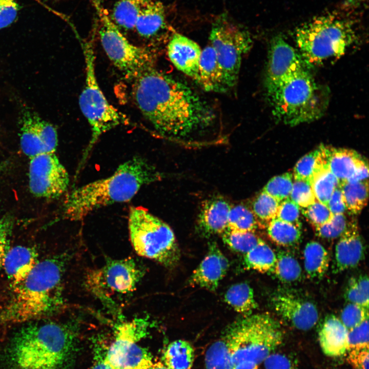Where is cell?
I'll use <instances>...</instances> for the list:
<instances>
[{
	"label": "cell",
	"instance_id": "1",
	"mask_svg": "<svg viewBox=\"0 0 369 369\" xmlns=\"http://www.w3.org/2000/svg\"><path fill=\"white\" fill-rule=\"evenodd\" d=\"M136 105L159 134L189 136L213 125V107L184 83L152 66L132 78Z\"/></svg>",
	"mask_w": 369,
	"mask_h": 369
},
{
	"label": "cell",
	"instance_id": "2",
	"mask_svg": "<svg viewBox=\"0 0 369 369\" xmlns=\"http://www.w3.org/2000/svg\"><path fill=\"white\" fill-rule=\"evenodd\" d=\"M76 337L68 324L27 325L16 332L6 348L5 369H68L74 356Z\"/></svg>",
	"mask_w": 369,
	"mask_h": 369
},
{
	"label": "cell",
	"instance_id": "3",
	"mask_svg": "<svg viewBox=\"0 0 369 369\" xmlns=\"http://www.w3.org/2000/svg\"><path fill=\"white\" fill-rule=\"evenodd\" d=\"M160 177L146 159L135 156L120 165L111 176L74 189L64 203V217L80 220L99 208L131 200L144 185Z\"/></svg>",
	"mask_w": 369,
	"mask_h": 369
},
{
	"label": "cell",
	"instance_id": "4",
	"mask_svg": "<svg viewBox=\"0 0 369 369\" xmlns=\"http://www.w3.org/2000/svg\"><path fill=\"white\" fill-rule=\"evenodd\" d=\"M65 258L39 261L26 278L13 288L9 303L0 315L4 323H20L51 315L64 305L62 280Z\"/></svg>",
	"mask_w": 369,
	"mask_h": 369
},
{
	"label": "cell",
	"instance_id": "5",
	"mask_svg": "<svg viewBox=\"0 0 369 369\" xmlns=\"http://www.w3.org/2000/svg\"><path fill=\"white\" fill-rule=\"evenodd\" d=\"M276 119L290 126L321 117L328 103L326 90L304 69L266 93Z\"/></svg>",
	"mask_w": 369,
	"mask_h": 369
},
{
	"label": "cell",
	"instance_id": "6",
	"mask_svg": "<svg viewBox=\"0 0 369 369\" xmlns=\"http://www.w3.org/2000/svg\"><path fill=\"white\" fill-rule=\"evenodd\" d=\"M356 37L350 22L331 14L314 18L295 33L300 55L306 64L313 65L341 56Z\"/></svg>",
	"mask_w": 369,
	"mask_h": 369
},
{
	"label": "cell",
	"instance_id": "7",
	"mask_svg": "<svg viewBox=\"0 0 369 369\" xmlns=\"http://www.w3.org/2000/svg\"><path fill=\"white\" fill-rule=\"evenodd\" d=\"M231 352L233 365L247 360L259 364L281 343L280 323L268 313L245 316L229 328L224 336Z\"/></svg>",
	"mask_w": 369,
	"mask_h": 369
},
{
	"label": "cell",
	"instance_id": "8",
	"mask_svg": "<svg viewBox=\"0 0 369 369\" xmlns=\"http://www.w3.org/2000/svg\"><path fill=\"white\" fill-rule=\"evenodd\" d=\"M128 229L132 245L138 255L168 268L179 262L180 253L173 230L147 210L132 207Z\"/></svg>",
	"mask_w": 369,
	"mask_h": 369
},
{
	"label": "cell",
	"instance_id": "9",
	"mask_svg": "<svg viewBox=\"0 0 369 369\" xmlns=\"http://www.w3.org/2000/svg\"><path fill=\"white\" fill-rule=\"evenodd\" d=\"M86 62L85 86L79 96V105L91 130V137L83 155L87 158L100 136L120 125L128 124L127 116L107 100L97 80L95 70V56L92 47L86 45L84 49Z\"/></svg>",
	"mask_w": 369,
	"mask_h": 369
},
{
	"label": "cell",
	"instance_id": "10",
	"mask_svg": "<svg viewBox=\"0 0 369 369\" xmlns=\"http://www.w3.org/2000/svg\"><path fill=\"white\" fill-rule=\"evenodd\" d=\"M147 317H135L119 322L115 326L114 339L104 353L113 369H149L154 360L148 350L138 342L148 333Z\"/></svg>",
	"mask_w": 369,
	"mask_h": 369
},
{
	"label": "cell",
	"instance_id": "11",
	"mask_svg": "<svg viewBox=\"0 0 369 369\" xmlns=\"http://www.w3.org/2000/svg\"><path fill=\"white\" fill-rule=\"evenodd\" d=\"M221 70L225 90L236 86L242 57L252 46L249 32L222 16L213 24L209 37Z\"/></svg>",
	"mask_w": 369,
	"mask_h": 369
},
{
	"label": "cell",
	"instance_id": "12",
	"mask_svg": "<svg viewBox=\"0 0 369 369\" xmlns=\"http://www.w3.org/2000/svg\"><path fill=\"white\" fill-rule=\"evenodd\" d=\"M100 20L101 45L114 65L128 78H133L148 68L154 66L151 52L131 43L120 32L101 7H96Z\"/></svg>",
	"mask_w": 369,
	"mask_h": 369
},
{
	"label": "cell",
	"instance_id": "13",
	"mask_svg": "<svg viewBox=\"0 0 369 369\" xmlns=\"http://www.w3.org/2000/svg\"><path fill=\"white\" fill-rule=\"evenodd\" d=\"M144 275V269L132 258L110 259L101 266L89 271L85 283L95 296L110 302L114 294L133 292Z\"/></svg>",
	"mask_w": 369,
	"mask_h": 369
},
{
	"label": "cell",
	"instance_id": "14",
	"mask_svg": "<svg viewBox=\"0 0 369 369\" xmlns=\"http://www.w3.org/2000/svg\"><path fill=\"white\" fill-rule=\"evenodd\" d=\"M29 186L34 196L54 199L63 195L69 183L68 173L55 153H46L30 158Z\"/></svg>",
	"mask_w": 369,
	"mask_h": 369
},
{
	"label": "cell",
	"instance_id": "15",
	"mask_svg": "<svg viewBox=\"0 0 369 369\" xmlns=\"http://www.w3.org/2000/svg\"><path fill=\"white\" fill-rule=\"evenodd\" d=\"M20 145L30 158L46 153H55L58 145L57 130L29 109L23 110L20 117Z\"/></svg>",
	"mask_w": 369,
	"mask_h": 369
},
{
	"label": "cell",
	"instance_id": "16",
	"mask_svg": "<svg viewBox=\"0 0 369 369\" xmlns=\"http://www.w3.org/2000/svg\"><path fill=\"white\" fill-rule=\"evenodd\" d=\"M306 63L280 35L270 42L264 80L266 93L294 74L307 68Z\"/></svg>",
	"mask_w": 369,
	"mask_h": 369
},
{
	"label": "cell",
	"instance_id": "17",
	"mask_svg": "<svg viewBox=\"0 0 369 369\" xmlns=\"http://www.w3.org/2000/svg\"><path fill=\"white\" fill-rule=\"evenodd\" d=\"M271 301L276 313L297 329L309 330L318 321L319 313L316 305L290 291L275 293Z\"/></svg>",
	"mask_w": 369,
	"mask_h": 369
},
{
	"label": "cell",
	"instance_id": "18",
	"mask_svg": "<svg viewBox=\"0 0 369 369\" xmlns=\"http://www.w3.org/2000/svg\"><path fill=\"white\" fill-rule=\"evenodd\" d=\"M229 268L228 259L215 242L210 244L206 256L193 271L190 283L215 291Z\"/></svg>",
	"mask_w": 369,
	"mask_h": 369
},
{
	"label": "cell",
	"instance_id": "19",
	"mask_svg": "<svg viewBox=\"0 0 369 369\" xmlns=\"http://www.w3.org/2000/svg\"><path fill=\"white\" fill-rule=\"evenodd\" d=\"M335 249L333 272L341 273L357 266L364 254V245L357 224L351 221L339 237Z\"/></svg>",
	"mask_w": 369,
	"mask_h": 369
},
{
	"label": "cell",
	"instance_id": "20",
	"mask_svg": "<svg viewBox=\"0 0 369 369\" xmlns=\"http://www.w3.org/2000/svg\"><path fill=\"white\" fill-rule=\"evenodd\" d=\"M201 51L196 42L179 33L173 34L167 46L168 55L173 65L197 82Z\"/></svg>",
	"mask_w": 369,
	"mask_h": 369
},
{
	"label": "cell",
	"instance_id": "21",
	"mask_svg": "<svg viewBox=\"0 0 369 369\" xmlns=\"http://www.w3.org/2000/svg\"><path fill=\"white\" fill-rule=\"evenodd\" d=\"M33 248L17 245L8 249L3 265L12 288L23 281L39 261Z\"/></svg>",
	"mask_w": 369,
	"mask_h": 369
},
{
	"label": "cell",
	"instance_id": "22",
	"mask_svg": "<svg viewBox=\"0 0 369 369\" xmlns=\"http://www.w3.org/2000/svg\"><path fill=\"white\" fill-rule=\"evenodd\" d=\"M348 330L334 315L326 316L320 326L318 338L325 355L337 357L345 354L348 347Z\"/></svg>",
	"mask_w": 369,
	"mask_h": 369
},
{
	"label": "cell",
	"instance_id": "23",
	"mask_svg": "<svg viewBox=\"0 0 369 369\" xmlns=\"http://www.w3.org/2000/svg\"><path fill=\"white\" fill-rule=\"evenodd\" d=\"M322 151L326 165L337 178L340 186L346 182L365 161L357 152L351 149L322 145Z\"/></svg>",
	"mask_w": 369,
	"mask_h": 369
},
{
	"label": "cell",
	"instance_id": "24",
	"mask_svg": "<svg viewBox=\"0 0 369 369\" xmlns=\"http://www.w3.org/2000/svg\"><path fill=\"white\" fill-rule=\"evenodd\" d=\"M231 207L220 197L206 200L198 217L200 230L206 235L221 234L228 228V216Z\"/></svg>",
	"mask_w": 369,
	"mask_h": 369
},
{
	"label": "cell",
	"instance_id": "25",
	"mask_svg": "<svg viewBox=\"0 0 369 369\" xmlns=\"http://www.w3.org/2000/svg\"><path fill=\"white\" fill-rule=\"evenodd\" d=\"M206 91L225 92L221 70L211 45L202 50L197 82Z\"/></svg>",
	"mask_w": 369,
	"mask_h": 369
},
{
	"label": "cell",
	"instance_id": "26",
	"mask_svg": "<svg viewBox=\"0 0 369 369\" xmlns=\"http://www.w3.org/2000/svg\"><path fill=\"white\" fill-rule=\"evenodd\" d=\"M165 9L162 4L151 0L139 13L134 29L141 36L150 38L157 34L165 26Z\"/></svg>",
	"mask_w": 369,
	"mask_h": 369
},
{
	"label": "cell",
	"instance_id": "27",
	"mask_svg": "<svg viewBox=\"0 0 369 369\" xmlns=\"http://www.w3.org/2000/svg\"><path fill=\"white\" fill-rule=\"evenodd\" d=\"M303 257L308 277L313 280L321 279L329 266V255L325 248L317 241H310L304 247Z\"/></svg>",
	"mask_w": 369,
	"mask_h": 369
},
{
	"label": "cell",
	"instance_id": "28",
	"mask_svg": "<svg viewBox=\"0 0 369 369\" xmlns=\"http://www.w3.org/2000/svg\"><path fill=\"white\" fill-rule=\"evenodd\" d=\"M194 348L188 341L177 340L171 342L162 357V362L169 369H192L194 362Z\"/></svg>",
	"mask_w": 369,
	"mask_h": 369
},
{
	"label": "cell",
	"instance_id": "29",
	"mask_svg": "<svg viewBox=\"0 0 369 369\" xmlns=\"http://www.w3.org/2000/svg\"><path fill=\"white\" fill-rule=\"evenodd\" d=\"M276 261V253L263 240L244 254L243 264L248 270L273 273Z\"/></svg>",
	"mask_w": 369,
	"mask_h": 369
},
{
	"label": "cell",
	"instance_id": "30",
	"mask_svg": "<svg viewBox=\"0 0 369 369\" xmlns=\"http://www.w3.org/2000/svg\"><path fill=\"white\" fill-rule=\"evenodd\" d=\"M224 300L235 311L245 316L252 314L257 306L252 288L245 282L231 286L224 295Z\"/></svg>",
	"mask_w": 369,
	"mask_h": 369
},
{
	"label": "cell",
	"instance_id": "31",
	"mask_svg": "<svg viewBox=\"0 0 369 369\" xmlns=\"http://www.w3.org/2000/svg\"><path fill=\"white\" fill-rule=\"evenodd\" d=\"M340 186L346 211L352 215L360 213L367 202L368 180L345 182Z\"/></svg>",
	"mask_w": 369,
	"mask_h": 369
},
{
	"label": "cell",
	"instance_id": "32",
	"mask_svg": "<svg viewBox=\"0 0 369 369\" xmlns=\"http://www.w3.org/2000/svg\"><path fill=\"white\" fill-rule=\"evenodd\" d=\"M151 0H119L115 5L113 16L116 24L127 29H134L137 18Z\"/></svg>",
	"mask_w": 369,
	"mask_h": 369
},
{
	"label": "cell",
	"instance_id": "33",
	"mask_svg": "<svg viewBox=\"0 0 369 369\" xmlns=\"http://www.w3.org/2000/svg\"><path fill=\"white\" fill-rule=\"evenodd\" d=\"M267 232L269 236L274 242L283 247L295 245L301 238L300 228L277 218L268 223Z\"/></svg>",
	"mask_w": 369,
	"mask_h": 369
},
{
	"label": "cell",
	"instance_id": "34",
	"mask_svg": "<svg viewBox=\"0 0 369 369\" xmlns=\"http://www.w3.org/2000/svg\"><path fill=\"white\" fill-rule=\"evenodd\" d=\"M324 164L321 145L301 158L293 169V178L311 183Z\"/></svg>",
	"mask_w": 369,
	"mask_h": 369
},
{
	"label": "cell",
	"instance_id": "35",
	"mask_svg": "<svg viewBox=\"0 0 369 369\" xmlns=\"http://www.w3.org/2000/svg\"><path fill=\"white\" fill-rule=\"evenodd\" d=\"M276 254V261L273 274L283 282H293L301 277L302 270L300 264L291 253L280 250Z\"/></svg>",
	"mask_w": 369,
	"mask_h": 369
},
{
	"label": "cell",
	"instance_id": "36",
	"mask_svg": "<svg viewBox=\"0 0 369 369\" xmlns=\"http://www.w3.org/2000/svg\"><path fill=\"white\" fill-rule=\"evenodd\" d=\"M206 369H232L231 352L224 337L213 342L204 357Z\"/></svg>",
	"mask_w": 369,
	"mask_h": 369
},
{
	"label": "cell",
	"instance_id": "37",
	"mask_svg": "<svg viewBox=\"0 0 369 369\" xmlns=\"http://www.w3.org/2000/svg\"><path fill=\"white\" fill-rule=\"evenodd\" d=\"M221 234L223 242L231 250L243 254L262 240L254 231H241L227 228Z\"/></svg>",
	"mask_w": 369,
	"mask_h": 369
},
{
	"label": "cell",
	"instance_id": "38",
	"mask_svg": "<svg viewBox=\"0 0 369 369\" xmlns=\"http://www.w3.org/2000/svg\"><path fill=\"white\" fill-rule=\"evenodd\" d=\"M339 185L335 176L324 163L312 181V187L316 200L327 206L335 188Z\"/></svg>",
	"mask_w": 369,
	"mask_h": 369
},
{
	"label": "cell",
	"instance_id": "39",
	"mask_svg": "<svg viewBox=\"0 0 369 369\" xmlns=\"http://www.w3.org/2000/svg\"><path fill=\"white\" fill-rule=\"evenodd\" d=\"M258 221L252 210L238 204L231 208L228 221V228L241 231H254Z\"/></svg>",
	"mask_w": 369,
	"mask_h": 369
},
{
	"label": "cell",
	"instance_id": "40",
	"mask_svg": "<svg viewBox=\"0 0 369 369\" xmlns=\"http://www.w3.org/2000/svg\"><path fill=\"white\" fill-rule=\"evenodd\" d=\"M279 202L262 190L255 198L252 204V210L258 222L267 225L276 218Z\"/></svg>",
	"mask_w": 369,
	"mask_h": 369
},
{
	"label": "cell",
	"instance_id": "41",
	"mask_svg": "<svg viewBox=\"0 0 369 369\" xmlns=\"http://www.w3.org/2000/svg\"><path fill=\"white\" fill-rule=\"evenodd\" d=\"M344 298L348 303H354L368 308V279L366 275L352 278L344 292Z\"/></svg>",
	"mask_w": 369,
	"mask_h": 369
},
{
	"label": "cell",
	"instance_id": "42",
	"mask_svg": "<svg viewBox=\"0 0 369 369\" xmlns=\"http://www.w3.org/2000/svg\"><path fill=\"white\" fill-rule=\"evenodd\" d=\"M293 181V174L286 172L271 178L263 191L280 202L290 198Z\"/></svg>",
	"mask_w": 369,
	"mask_h": 369
},
{
	"label": "cell",
	"instance_id": "43",
	"mask_svg": "<svg viewBox=\"0 0 369 369\" xmlns=\"http://www.w3.org/2000/svg\"><path fill=\"white\" fill-rule=\"evenodd\" d=\"M350 222L344 214H335L327 223L313 228L319 237L333 239L339 238L343 234Z\"/></svg>",
	"mask_w": 369,
	"mask_h": 369
},
{
	"label": "cell",
	"instance_id": "44",
	"mask_svg": "<svg viewBox=\"0 0 369 369\" xmlns=\"http://www.w3.org/2000/svg\"><path fill=\"white\" fill-rule=\"evenodd\" d=\"M339 319L349 331L368 319V308L348 303L341 311Z\"/></svg>",
	"mask_w": 369,
	"mask_h": 369
},
{
	"label": "cell",
	"instance_id": "45",
	"mask_svg": "<svg viewBox=\"0 0 369 369\" xmlns=\"http://www.w3.org/2000/svg\"><path fill=\"white\" fill-rule=\"evenodd\" d=\"M290 198L301 208L313 204L316 200L311 182L294 179Z\"/></svg>",
	"mask_w": 369,
	"mask_h": 369
},
{
	"label": "cell",
	"instance_id": "46",
	"mask_svg": "<svg viewBox=\"0 0 369 369\" xmlns=\"http://www.w3.org/2000/svg\"><path fill=\"white\" fill-rule=\"evenodd\" d=\"M302 214L313 227L329 222L333 215L328 207L317 200L305 208H301Z\"/></svg>",
	"mask_w": 369,
	"mask_h": 369
},
{
	"label": "cell",
	"instance_id": "47",
	"mask_svg": "<svg viewBox=\"0 0 369 369\" xmlns=\"http://www.w3.org/2000/svg\"><path fill=\"white\" fill-rule=\"evenodd\" d=\"M300 210L301 208L289 198L279 202L276 218L301 228Z\"/></svg>",
	"mask_w": 369,
	"mask_h": 369
},
{
	"label": "cell",
	"instance_id": "48",
	"mask_svg": "<svg viewBox=\"0 0 369 369\" xmlns=\"http://www.w3.org/2000/svg\"><path fill=\"white\" fill-rule=\"evenodd\" d=\"M368 319L348 332V350L368 348Z\"/></svg>",
	"mask_w": 369,
	"mask_h": 369
},
{
	"label": "cell",
	"instance_id": "49",
	"mask_svg": "<svg viewBox=\"0 0 369 369\" xmlns=\"http://www.w3.org/2000/svg\"><path fill=\"white\" fill-rule=\"evenodd\" d=\"M19 8L16 0H0V30L15 20Z\"/></svg>",
	"mask_w": 369,
	"mask_h": 369
},
{
	"label": "cell",
	"instance_id": "50",
	"mask_svg": "<svg viewBox=\"0 0 369 369\" xmlns=\"http://www.w3.org/2000/svg\"><path fill=\"white\" fill-rule=\"evenodd\" d=\"M264 369H298L287 356L280 353H271L263 361Z\"/></svg>",
	"mask_w": 369,
	"mask_h": 369
},
{
	"label": "cell",
	"instance_id": "51",
	"mask_svg": "<svg viewBox=\"0 0 369 369\" xmlns=\"http://www.w3.org/2000/svg\"><path fill=\"white\" fill-rule=\"evenodd\" d=\"M346 360L353 369H368V348L348 350Z\"/></svg>",
	"mask_w": 369,
	"mask_h": 369
},
{
	"label": "cell",
	"instance_id": "52",
	"mask_svg": "<svg viewBox=\"0 0 369 369\" xmlns=\"http://www.w3.org/2000/svg\"><path fill=\"white\" fill-rule=\"evenodd\" d=\"M333 215L344 214L346 211L343 200L341 187H337L333 191L327 204Z\"/></svg>",
	"mask_w": 369,
	"mask_h": 369
},
{
	"label": "cell",
	"instance_id": "53",
	"mask_svg": "<svg viewBox=\"0 0 369 369\" xmlns=\"http://www.w3.org/2000/svg\"><path fill=\"white\" fill-rule=\"evenodd\" d=\"M368 169L367 163L365 161L356 170L353 175L346 182H358L368 180Z\"/></svg>",
	"mask_w": 369,
	"mask_h": 369
},
{
	"label": "cell",
	"instance_id": "54",
	"mask_svg": "<svg viewBox=\"0 0 369 369\" xmlns=\"http://www.w3.org/2000/svg\"><path fill=\"white\" fill-rule=\"evenodd\" d=\"M12 227V222L8 217H0V238H8Z\"/></svg>",
	"mask_w": 369,
	"mask_h": 369
},
{
	"label": "cell",
	"instance_id": "55",
	"mask_svg": "<svg viewBox=\"0 0 369 369\" xmlns=\"http://www.w3.org/2000/svg\"><path fill=\"white\" fill-rule=\"evenodd\" d=\"M96 357L95 362L89 369H113L105 360L104 353L102 355L98 353Z\"/></svg>",
	"mask_w": 369,
	"mask_h": 369
},
{
	"label": "cell",
	"instance_id": "56",
	"mask_svg": "<svg viewBox=\"0 0 369 369\" xmlns=\"http://www.w3.org/2000/svg\"><path fill=\"white\" fill-rule=\"evenodd\" d=\"M258 365L253 361L243 360L235 363L232 369H259Z\"/></svg>",
	"mask_w": 369,
	"mask_h": 369
},
{
	"label": "cell",
	"instance_id": "57",
	"mask_svg": "<svg viewBox=\"0 0 369 369\" xmlns=\"http://www.w3.org/2000/svg\"><path fill=\"white\" fill-rule=\"evenodd\" d=\"M366 0H344L342 5V8L345 10H352L357 8Z\"/></svg>",
	"mask_w": 369,
	"mask_h": 369
},
{
	"label": "cell",
	"instance_id": "58",
	"mask_svg": "<svg viewBox=\"0 0 369 369\" xmlns=\"http://www.w3.org/2000/svg\"><path fill=\"white\" fill-rule=\"evenodd\" d=\"M8 250V238H0V268L3 266L4 259Z\"/></svg>",
	"mask_w": 369,
	"mask_h": 369
},
{
	"label": "cell",
	"instance_id": "59",
	"mask_svg": "<svg viewBox=\"0 0 369 369\" xmlns=\"http://www.w3.org/2000/svg\"><path fill=\"white\" fill-rule=\"evenodd\" d=\"M149 369H169L162 362L160 361H154V362Z\"/></svg>",
	"mask_w": 369,
	"mask_h": 369
},
{
	"label": "cell",
	"instance_id": "60",
	"mask_svg": "<svg viewBox=\"0 0 369 369\" xmlns=\"http://www.w3.org/2000/svg\"><path fill=\"white\" fill-rule=\"evenodd\" d=\"M4 168V165L2 163H0V172L2 171V169Z\"/></svg>",
	"mask_w": 369,
	"mask_h": 369
}]
</instances>
